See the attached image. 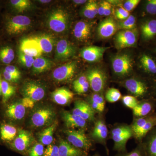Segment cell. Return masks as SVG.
I'll return each mask as SVG.
<instances>
[{
	"mask_svg": "<svg viewBox=\"0 0 156 156\" xmlns=\"http://www.w3.org/2000/svg\"><path fill=\"white\" fill-rule=\"evenodd\" d=\"M56 113L53 108L47 105L37 107L31 115L30 124L35 128L49 126L54 122Z\"/></svg>",
	"mask_w": 156,
	"mask_h": 156,
	"instance_id": "6da1fadb",
	"label": "cell"
},
{
	"mask_svg": "<svg viewBox=\"0 0 156 156\" xmlns=\"http://www.w3.org/2000/svg\"><path fill=\"white\" fill-rule=\"evenodd\" d=\"M133 135L131 127L121 126L114 128L112 131V139L114 142V149L119 151H124L126 150V143Z\"/></svg>",
	"mask_w": 156,
	"mask_h": 156,
	"instance_id": "7a4b0ae2",
	"label": "cell"
},
{
	"mask_svg": "<svg viewBox=\"0 0 156 156\" xmlns=\"http://www.w3.org/2000/svg\"><path fill=\"white\" fill-rule=\"evenodd\" d=\"M69 17L67 13L62 9L53 11L49 15L48 23L51 30L57 33L63 32L68 26Z\"/></svg>",
	"mask_w": 156,
	"mask_h": 156,
	"instance_id": "3957f363",
	"label": "cell"
},
{
	"mask_svg": "<svg viewBox=\"0 0 156 156\" xmlns=\"http://www.w3.org/2000/svg\"><path fill=\"white\" fill-rule=\"evenodd\" d=\"M65 133L68 141L75 147L85 151L91 148L92 144L83 131L67 129Z\"/></svg>",
	"mask_w": 156,
	"mask_h": 156,
	"instance_id": "277c9868",
	"label": "cell"
},
{
	"mask_svg": "<svg viewBox=\"0 0 156 156\" xmlns=\"http://www.w3.org/2000/svg\"><path fill=\"white\" fill-rule=\"evenodd\" d=\"M31 21L27 16L17 15L9 19L6 23V30L10 35L21 34L28 29Z\"/></svg>",
	"mask_w": 156,
	"mask_h": 156,
	"instance_id": "5b68a950",
	"label": "cell"
},
{
	"mask_svg": "<svg viewBox=\"0 0 156 156\" xmlns=\"http://www.w3.org/2000/svg\"><path fill=\"white\" fill-rule=\"evenodd\" d=\"M133 60L128 54L117 55L112 60V66L115 73L121 76L128 75L133 69Z\"/></svg>",
	"mask_w": 156,
	"mask_h": 156,
	"instance_id": "8992f818",
	"label": "cell"
},
{
	"mask_svg": "<svg viewBox=\"0 0 156 156\" xmlns=\"http://www.w3.org/2000/svg\"><path fill=\"white\" fill-rule=\"evenodd\" d=\"M34 141V136L30 132L24 129H19L17 136L10 144V146L16 151L24 152L29 150Z\"/></svg>",
	"mask_w": 156,
	"mask_h": 156,
	"instance_id": "52a82bcc",
	"label": "cell"
},
{
	"mask_svg": "<svg viewBox=\"0 0 156 156\" xmlns=\"http://www.w3.org/2000/svg\"><path fill=\"white\" fill-rule=\"evenodd\" d=\"M87 80L91 89L95 93H100L104 89L106 82V76L100 69L92 68L87 72Z\"/></svg>",
	"mask_w": 156,
	"mask_h": 156,
	"instance_id": "ba28073f",
	"label": "cell"
},
{
	"mask_svg": "<svg viewBox=\"0 0 156 156\" xmlns=\"http://www.w3.org/2000/svg\"><path fill=\"white\" fill-rule=\"evenodd\" d=\"M21 92L24 97L28 98L35 102L42 100L46 94L44 86L41 83L34 81L26 82Z\"/></svg>",
	"mask_w": 156,
	"mask_h": 156,
	"instance_id": "9c48e42d",
	"label": "cell"
},
{
	"mask_svg": "<svg viewBox=\"0 0 156 156\" xmlns=\"http://www.w3.org/2000/svg\"><path fill=\"white\" fill-rule=\"evenodd\" d=\"M137 33L136 30H122L115 37V41L118 49L131 48L135 46L137 41Z\"/></svg>",
	"mask_w": 156,
	"mask_h": 156,
	"instance_id": "30bf717a",
	"label": "cell"
},
{
	"mask_svg": "<svg viewBox=\"0 0 156 156\" xmlns=\"http://www.w3.org/2000/svg\"><path fill=\"white\" fill-rule=\"evenodd\" d=\"M77 69V65L75 61L70 62L54 69L53 77L58 82H66L74 76Z\"/></svg>",
	"mask_w": 156,
	"mask_h": 156,
	"instance_id": "8fae6325",
	"label": "cell"
},
{
	"mask_svg": "<svg viewBox=\"0 0 156 156\" xmlns=\"http://www.w3.org/2000/svg\"><path fill=\"white\" fill-rule=\"evenodd\" d=\"M20 51L37 58L41 57L43 53L38 43L34 38H28L21 41L20 46Z\"/></svg>",
	"mask_w": 156,
	"mask_h": 156,
	"instance_id": "7c38bea8",
	"label": "cell"
},
{
	"mask_svg": "<svg viewBox=\"0 0 156 156\" xmlns=\"http://www.w3.org/2000/svg\"><path fill=\"white\" fill-rule=\"evenodd\" d=\"M72 113L86 121L91 122L95 119V111L89 103L83 100H78L75 101Z\"/></svg>",
	"mask_w": 156,
	"mask_h": 156,
	"instance_id": "4fadbf2b",
	"label": "cell"
},
{
	"mask_svg": "<svg viewBox=\"0 0 156 156\" xmlns=\"http://www.w3.org/2000/svg\"><path fill=\"white\" fill-rule=\"evenodd\" d=\"M26 108L21 101H15L9 104L5 111L6 117L13 121L22 120L25 117Z\"/></svg>",
	"mask_w": 156,
	"mask_h": 156,
	"instance_id": "5bb4252c",
	"label": "cell"
},
{
	"mask_svg": "<svg viewBox=\"0 0 156 156\" xmlns=\"http://www.w3.org/2000/svg\"><path fill=\"white\" fill-rule=\"evenodd\" d=\"M107 48L98 46H89L81 51V56L84 60L89 62H95L100 60Z\"/></svg>",
	"mask_w": 156,
	"mask_h": 156,
	"instance_id": "9a60e30c",
	"label": "cell"
},
{
	"mask_svg": "<svg viewBox=\"0 0 156 156\" xmlns=\"http://www.w3.org/2000/svg\"><path fill=\"white\" fill-rule=\"evenodd\" d=\"M76 53L75 47L66 39H62L57 43L56 58L58 60H64L69 58Z\"/></svg>",
	"mask_w": 156,
	"mask_h": 156,
	"instance_id": "2e32d148",
	"label": "cell"
},
{
	"mask_svg": "<svg viewBox=\"0 0 156 156\" xmlns=\"http://www.w3.org/2000/svg\"><path fill=\"white\" fill-rule=\"evenodd\" d=\"M118 29V25L113 18L109 17L100 23L98 28V33L101 38H108L115 34Z\"/></svg>",
	"mask_w": 156,
	"mask_h": 156,
	"instance_id": "e0dca14e",
	"label": "cell"
},
{
	"mask_svg": "<svg viewBox=\"0 0 156 156\" xmlns=\"http://www.w3.org/2000/svg\"><path fill=\"white\" fill-rule=\"evenodd\" d=\"M124 85L129 92L136 96H143L147 92V85L144 82L136 79H128L125 81Z\"/></svg>",
	"mask_w": 156,
	"mask_h": 156,
	"instance_id": "ac0fdd59",
	"label": "cell"
},
{
	"mask_svg": "<svg viewBox=\"0 0 156 156\" xmlns=\"http://www.w3.org/2000/svg\"><path fill=\"white\" fill-rule=\"evenodd\" d=\"M62 118L66 126L68 129L83 128L87 126L86 120L69 112H63L62 113Z\"/></svg>",
	"mask_w": 156,
	"mask_h": 156,
	"instance_id": "d6986e66",
	"label": "cell"
},
{
	"mask_svg": "<svg viewBox=\"0 0 156 156\" xmlns=\"http://www.w3.org/2000/svg\"><path fill=\"white\" fill-rule=\"evenodd\" d=\"M73 97V93L64 87L58 88L51 94L53 101L57 104L62 105H66L69 103Z\"/></svg>",
	"mask_w": 156,
	"mask_h": 156,
	"instance_id": "ffe728a7",
	"label": "cell"
},
{
	"mask_svg": "<svg viewBox=\"0 0 156 156\" xmlns=\"http://www.w3.org/2000/svg\"><path fill=\"white\" fill-rule=\"evenodd\" d=\"M92 31V25L89 22L80 21L76 23L73 30V34L77 40L87 41L89 38Z\"/></svg>",
	"mask_w": 156,
	"mask_h": 156,
	"instance_id": "44dd1931",
	"label": "cell"
},
{
	"mask_svg": "<svg viewBox=\"0 0 156 156\" xmlns=\"http://www.w3.org/2000/svg\"><path fill=\"white\" fill-rule=\"evenodd\" d=\"M59 156H86L85 151L78 149L64 140H62L58 146Z\"/></svg>",
	"mask_w": 156,
	"mask_h": 156,
	"instance_id": "7402d4cb",
	"label": "cell"
},
{
	"mask_svg": "<svg viewBox=\"0 0 156 156\" xmlns=\"http://www.w3.org/2000/svg\"><path fill=\"white\" fill-rule=\"evenodd\" d=\"M146 136V140L142 145L145 155L156 156V126Z\"/></svg>",
	"mask_w": 156,
	"mask_h": 156,
	"instance_id": "603a6c76",
	"label": "cell"
},
{
	"mask_svg": "<svg viewBox=\"0 0 156 156\" xmlns=\"http://www.w3.org/2000/svg\"><path fill=\"white\" fill-rule=\"evenodd\" d=\"M58 125V122L55 121L48 128H45L39 134V141L43 145H49L53 142V134Z\"/></svg>",
	"mask_w": 156,
	"mask_h": 156,
	"instance_id": "cb8c5ba5",
	"label": "cell"
},
{
	"mask_svg": "<svg viewBox=\"0 0 156 156\" xmlns=\"http://www.w3.org/2000/svg\"><path fill=\"white\" fill-rule=\"evenodd\" d=\"M142 37L145 41L152 39L156 35V20L152 19L146 21L141 26Z\"/></svg>",
	"mask_w": 156,
	"mask_h": 156,
	"instance_id": "d4e9b609",
	"label": "cell"
},
{
	"mask_svg": "<svg viewBox=\"0 0 156 156\" xmlns=\"http://www.w3.org/2000/svg\"><path fill=\"white\" fill-rule=\"evenodd\" d=\"M108 132V130L105 123L102 120H99L95 123L92 136L97 141H104L107 137Z\"/></svg>",
	"mask_w": 156,
	"mask_h": 156,
	"instance_id": "484cf974",
	"label": "cell"
},
{
	"mask_svg": "<svg viewBox=\"0 0 156 156\" xmlns=\"http://www.w3.org/2000/svg\"><path fill=\"white\" fill-rule=\"evenodd\" d=\"M17 129L14 126L9 124H2L0 127V136L4 141H13L17 136Z\"/></svg>",
	"mask_w": 156,
	"mask_h": 156,
	"instance_id": "4316f807",
	"label": "cell"
},
{
	"mask_svg": "<svg viewBox=\"0 0 156 156\" xmlns=\"http://www.w3.org/2000/svg\"><path fill=\"white\" fill-rule=\"evenodd\" d=\"M52 66L53 62L50 59L39 57L35 58L32 66L33 70L35 73H40L50 69Z\"/></svg>",
	"mask_w": 156,
	"mask_h": 156,
	"instance_id": "83f0119b",
	"label": "cell"
},
{
	"mask_svg": "<svg viewBox=\"0 0 156 156\" xmlns=\"http://www.w3.org/2000/svg\"><path fill=\"white\" fill-rule=\"evenodd\" d=\"M34 38L38 43L42 52L50 53L53 50L54 41L51 36L45 34Z\"/></svg>",
	"mask_w": 156,
	"mask_h": 156,
	"instance_id": "f1b7e54d",
	"label": "cell"
},
{
	"mask_svg": "<svg viewBox=\"0 0 156 156\" xmlns=\"http://www.w3.org/2000/svg\"><path fill=\"white\" fill-rule=\"evenodd\" d=\"M153 108L152 104L148 101H144L139 103L133 109L134 115L138 118L147 116Z\"/></svg>",
	"mask_w": 156,
	"mask_h": 156,
	"instance_id": "f546056e",
	"label": "cell"
},
{
	"mask_svg": "<svg viewBox=\"0 0 156 156\" xmlns=\"http://www.w3.org/2000/svg\"><path fill=\"white\" fill-rule=\"evenodd\" d=\"M140 64L143 69L148 73L156 74V63L151 56L144 54L140 58Z\"/></svg>",
	"mask_w": 156,
	"mask_h": 156,
	"instance_id": "4dcf8cb0",
	"label": "cell"
},
{
	"mask_svg": "<svg viewBox=\"0 0 156 156\" xmlns=\"http://www.w3.org/2000/svg\"><path fill=\"white\" fill-rule=\"evenodd\" d=\"M156 126V115H151L150 119L141 129L134 134L138 140H141L145 137L148 133Z\"/></svg>",
	"mask_w": 156,
	"mask_h": 156,
	"instance_id": "1f68e13d",
	"label": "cell"
},
{
	"mask_svg": "<svg viewBox=\"0 0 156 156\" xmlns=\"http://www.w3.org/2000/svg\"><path fill=\"white\" fill-rule=\"evenodd\" d=\"M16 92V88L12 86L9 82L2 80V102L5 104Z\"/></svg>",
	"mask_w": 156,
	"mask_h": 156,
	"instance_id": "d6a6232c",
	"label": "cell"
},
{
	"mask_svg": "<svg viewBox=\"0 0 156 156\" xmlns=\"http://www.w3.org/2000/svg\"><path fill=\"white\" fill-rule=\"evenodd\" d=\"M15 57L14 50L9 46L0 48V61L5 64H9Z\"/></svg>",
	"mask_w": 156,
	"mask_h": 156,
	"instance_id": "836d02e7",
	"label": "cell"
},
{
	"mask_svg": "<svg viewBox=\"0 0 156 156\" xmlns=\"http://www.w3.org/2000/svg\"><path fill=\"white\" fill-rule=\"evenodd\" d=\"M136 18L131 15L127 19L120 21L118 24V28L122 30H132L135 29L136 26Z\"/></svg>",
	"mask_w": 156,
	"mask_h": 156,
	"instance_id": "e575fe53",
	"label": "cell"
},
{
	"mask_svg": "<svg viewBox=\"0 0 156 156\" xmlns=\"http://www.w3.org/2000/svg\"><path fill=\"white\" fill-rule=\"evenodd\" d=\"M10 3L12 7L20 12L26 11L31 4L30 1L29 0H11Z\"/></svg>",
	"mask_w": 156,
	"mask_h": 156,
	"instance_id": "d590c367",
	"label": "cell"
},
{
	"mask_svg": "<svg viewBox=\"0 0 156 156\" xmlns=\"http://www.w3.org/2000/svg\"><path fill=\"white\" fill-rule=\"evenodd\" d=\"M122 94L118 89L115 88H110L107 91L105 94L106 100L110 103H114L119 100Z\"/></svg>",
	"mask_w": 156,
	"mask_h": 156,
	"instance_id": "8d00e7d4",
	"label": "cell"
},
{
	"mask_svg": "<svg viewBox=\"0 0 156 156\" xmlns=\"http://www.w3.org/2000/svg\"><path fill=\"white\" fill-rule=\"evenodd\" d=\"M151 116V115H148L146 117L138 118L134 121L131 127V129L133 132V135L136 134L137 131H139L145 126V124L150 119Z\"/></svg>",
	"mask_w": 156,
	"mask_h": 156,
	"instance_id": "74e56055",
	"label": "cell"
},
{
	"mask_svg": "<svg viewBox=\"0 0 156 156\" xmlns=\"http://www.w3.org/2000/svg\"><path fill=\"white\" fill-rule=\"evenodd\" d=\"M18 59L21 64L27 68L31 67L35 60L34 57L26 55L20 51L18 53Z\"/></svg>",
	"mask_w": 156,
	"mask_h": 156,
	"instance_id": "f35d334b",
	"label": "cell"
},
{
	"mask_svg": "<svg viewBox=\"0 0 156 156\" xmlns=\"http://www.w3.org/2000/svg\"><path fill=\"white\" fill-rule=\"evenodd\" d=\"M44 151V145L41 143H36L29 151V156H43Z\"/></svg>",
	"mask_w": 156,
	"mask_h": 156,
	"instance_id": "ab89813d",
	"label": "cell"
},
{
	"mask_svg": "<svg viewBox=\"0 0 156 156\" xmlns=\"http://www.w3.org/2000/svg\"><path fill=\"white\" fill-rule=\"evenodd\" d=\"M122 101L125 105L132 109L139 103L136 98L131 95L124 96L122 98Z\"/></svg>",
	"mask_w": 156,
	"mask_h": 156,
	"instance_id": "60d3db41",
	"label": "cell"
},
{
	"mask_svg": "<svg viewBox=\"0 0 156 156\" xmlns=\"http://www.w3.org/2000/svg\"><path fill=\"white\" fill-rule=\"evenodd\" d=\"M82 13L84 17L89 19H92L96 16L92 8L91 1H89L84 6Z\"/></svg>",
	"mask_w": 156,
	"mask_h": 156,
	"instance_id": "b9f144b4",
	"label": "cell"
},
{
	"mask_svg": "<svg viewBox=\"0 0 156 156\" xmlns=\"http://www.w3.org/2000/svg\"><path fill=\"white\" fill-rule=\"evenodd\" d=\"M90 101L94 102L100 106L104 111L105 106V101L102 95L98 93H93L90 98Z\"/></svg>",
	"mask_w": 156,
	"mask_h": 156,
	"instance_id": "7bdbcfd3",
	"label": "cell"
},
{
	"mask_svg": "<svg viewBox=\"0 0 156 156\" xmlns=\"http://www.w3.org/2000/svg\"><path fill=\"white\" fill-rule=\"evenodd\" d=\"M43 156H59L58 147L54 144L48 145L44 151Z\"/></svg>",
	"mask_w": 156,
	"mask_h": 156,
	"instance_id": "ee69618b",
	"label": "cell"
},
{
	"mask_svg": "<svg viewBox=\"0 0 156 156\" xmlns=\"http://www.w3.org/2000/svg\"><path fill=\"white\" fill-rule=\"evenodd\" d=\"M115 15L117 19L123 20L127 19L130 16V13L123 8H119L116 9Z\"/></svg>",
	"mask_w": 156,
	"mask_h": 156,
	"instance_id": "f6af8a7d",
	"label": "cell"
},
{
	"mask_svg": "<svg viewBox=\"0 0 156 156\" xmlns=\"http://www.w3.org/2000/svg\"><path fill=\"white\" fill-rule=\"evenodd\" d=\"M145 11L148 14H156V0H149L145 5Z\"/></svg>",
	"mask_w": 156,
	"mask_h": 156,
	"instance_id": "bcb514c9",
	"label": "cell"
},
{
	"mask_svg": "<svg viewBox=\"0 0 156 156\" xmlns=\"http://www.w3.org/2000/svg\"><path fill=\"white\" fill-rule=\"evenodd\" d=\"M117 156H146L142 146H140L128 153L121 154Z\"/></svg>",
	"mask_w": 156,
	"mask_h": 156,
	"instance_id": "7dc6e473",
	"label": "cell"
},
{
	"mask_svg": "<svg viewBox=\"0 0 156 156\" xmlns=\"http://www.w3.org/2000/svg\"><path fill=\"white\" fill-rule=\"evenodd\" d=\"M140 2L139 0H128L123 4V7L126 11L130 12L137 6Z\"/></svg>",
	"mask_w": 156,
	"mask_h": 156,
	"instance_id": "c3c4849f",
	"label": "cell"
},
{
	"mask_svg": "<svg viewBox=\"0 0 156 156\" xmlns=\"http://www.w3.org/2000/svg\"><path fill=\"white\" fill-rule=\"evenodd\" d=\"M4 71L13 75L19 79L21 77V73L19 69L14 66H8L5 68Z\"/></svg>",
	"mask_w": 156,
	"mask_h": 156,
	"instance_id": "681fc988",
	"label": "cell"
},
{
	"mask_svg": "<svg viewBox=\"0 0 156 156\" xmlns=\"http://www.w3.org/2000/svg\"><path fill=\"white\" fill-rule=\"evenodd\" d=\"M88 82L86 76H82L77 79L73 83V87L74 90L82 87Z\"/></svg>",
	"mask_w": 156,
	"mask_h": 156,
	"instance_id": "f907efd6",
	"label": "cell"
},
{
	"mask_svg": "<svg viewBox=\"0 0 156 156\" xmlns=\"http://www.w3.org/2000/svg\"><path fill=\"white\" fill-rule=\"evenodd\" d=\"M20 101L26 108L32 109L34 106L35 101L28 98L24 97Z\"/></svg>",
	"mask_w": 156,
	"mask_h": 156,
	"instance_id": "816d5d0a",
	"label": "cell"
},
{
	"mask_svg": "<svg viewBox=\"0 0 156 156\" xmlns=\"http://www.w3.org/2000/svg\"><path fill=\"white\" fill-rule=\"evenodd\" d=\"M3 76L5 78V80L11 83H17L20 79L5 71L3 72Z\"/></svg>",
	"mask_w": 156,
	"mask_h": 156,
	"instance_id": "f5cc1de1",
	"label": "cell"
},
{
	"mask_svg": "<svg viewBox=\"0 0 156 156\" xmlns=\"http://www.w3.org/2000/svg\"><path fill=\"white\" fill-rule=\"evenodd\" d=\"M89 87H90V86H89V82L88 81V82H87L83 86L76 89L75 91L79 94H83V93L87 92V91L89 90Z\"/></svg>",
	"mask_w": 156,
	"mask_h": 156,
	"instance_id": "db71d44e",
	"label": "cell"
},
{
	"mask_svg": "<svg viewBox=\"0 0 156 156\" xmlns=\"http://www.w3.org/2000/svg\"><path fill=\"white\" fill-rule=\"evenodd\" d=\"M107 3V2L103 1V2H101L99 5H98V14L100 16H103L104 15Z\"/></svg>",
	"mask_w": 156,
	"mask_h": 156,
	"instance_id": "11a10c76",
	"label": "cell"
},
{
	"mask_svg": "<svg viewBox=\"0 0 156 156\" xmlns=\"http://www.w3.org/2000/svg\"><path fill=\"white\" fill-rule=\"evenodd\" d=\"M112 5L110 3L107 2L105 10L104 16H109L112 14Z\"/></svg>",
	"mask_w": 156,
	"mask_h": 156,
	"instance_id": "9f6ffc18",
	"label": "cell"
},
{
	"mask_svg": "<svg viewBox=\"0 0 156 156\" xmlns=\"http://www.w3.org/2000/svg\"><path fill=\"white\" fill-rule=\"evenodd\" d=\"M73 3L77 5H81V4H83L87 2V1L86 0H74L73 1Z\"/></svg>",
	"mask_w": 156,
	"mask_h": 156,
	"instance_id": "6f0895ef",
	"label": "cell"
},
{
	"mask_svg": "<svg viewBox=\"0 0 156 156\" xmlns=\"http://www.w3.org/2000/svg\"><path fill=\"white\" fill-rule=\"evenodd\" d=\"M2 74L0 73V96L2 95Z\"/></svg>",
	"mask_w": 156,
	"mask_h": 156,
	"instance_id": "680465c9",
	"label": "cell"
},
{
	"mask_svg": "<svg viewBox=\"0 0 156 156\" xmlns=\"http://www.w3.org/2000/svg\"><path fill=\"white\" fill-rule=\"evenodd\" d=\"M40 2L42 3H48L50 2L51 1H43L42 0V1H40Z\"/></svg>",
	"mask_w": 156,
	"mask_h": 156,
	"instance_id": "91938a15",
	"label": "cell"
},
{
	"mask_svg": "<svg viewBox=\"0 0 156 156\" xmlns=\"http://www.w3.org/2000/svg\"><path fill=\"white\" fill-rule=\"evenodd\" d=\"M94 156H99L98 155H95Z\"/></svg>",
	"mask_w": 156,
	"mask_h": 156,
	"instance_id": "94428289",
	"label": "cell"
}]
</instances>
